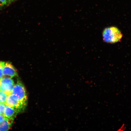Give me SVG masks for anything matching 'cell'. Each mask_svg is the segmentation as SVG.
<instances>
[{
    "mask_svg": "<svg viewBox=\"0 0 131 131\" xmlns=\"http://www.w3.org/2000/svg\"><path fill=\"white\" fill-rule=\"evenodd\" d=\"M14 119L5 117L3 122L0 123V131H7L10 128Z\"/></svg>",
    "mask_w": 131,
    "mask_h": 131,
    "instance_id": "cell-7",
    "label": "cell"
},
{
    "mask_svg": "<svg viewBox=\"0 0 131 131\" xmlns=\"http://www.w3.org/2000/svg\"><path fill=\"white\" fill-rule=\"evenodd\" d=\"M3 75L11 78L17 76V73L15 68L11 63L4 62L3 69Z\"/></svg>",
    "mask_w": 131,
    "mask_h": 131,
    "instance_id": "cell-5",
    "label": "cell"
},
{
    "mask_svg": "<svg viewBox=\"0 0 131 131\" xmlns=\"http://www.w3.org/2000/svg\"><path fill=\"white\" fill-rule=\"evenodd\" d=\"M4 62H0V80L3 77V69Z\"/></svg>",
    "mask_w": 131,
    "mask_h": 131,
    "instance_id": "cell-10",
    "label": "cell"
},
{
    "mask_svg": "<svg viewBox=\"0 0 131 131\" xmlns=\"http://www.w3.org/2000/svg\"><path fill=\"white\" fill-rule=\"evenodd\" d=\"M19 112V111L17 109L6 105L4 115L7 118L14 119Z\"/></svg>",
    "mask_w": 131,
    "mask_h": 131,
    "instance_id": "cell-6",
    "label": "cell"
},
{
    "mask_svg": "<svg viewBox=\"0 0 131 131\" xmlns=\"http://www.w3.org/2000/svg\"><path fill=\"white\" fill-rule=\"evenodd\" d=\"M12 94L15 99L26 105L27 100V93L24 85L20 81H18L14 85Z\"/></svg>",
    "mask_w": 131,
    "mask_h": 131,
    "instance_id": "cell-2",
    "label": "cell"
},
{
    "mask_svg": "<svg viewBox=\"0 0 131 131\" xmlns=\"http://www.w3.org/2000/svg\"><path fill=\"white\" fill-rule=\"evenodd\" d=\"M9 1H14V0H9Z\"/></svg>",
    "mask_w": 131,
    "mask_h": 131,
    "instance_id": "cell-13",
    "label": "cell"
},
{
    "mask_svg": "<svg viewBox=\"0 0 131 131\" xmlns=\"http://www.w3.org/2000/svg\"><path fill=\"white\" fill-rule=\"evenodd\" d=\"M14 86V81L11 78L4 77L0 80V90L8 95L12 94Z\"/></svg>",
    "mask_w": 131,
    "mask_h": 131,
    "instance_id": "cell-3",
    "label": "cell"
},
{
    "mask_svg": "<svg viewBox=\"0 0 131 131\" xmlns=\"http://www.w3.org/2000/svg\"><path fill=\"white\" fill-rule=\"evenodd\" d=\"M6 106L5 104L0 103V114L4 115Z\"/></svg>",
    "mask_w": 131,
    "mask_h": 131,
    "instance_id": "cell-9",
    "label": "cell"
},
{
    "mask_svg": "<svg viewBox=\"0 0 131 131\" xmlns=\"http://www.w3.org/2000/svg\"><path fill=\"white\" fill-rule=\"evenodd\" d=\"M8 95L0 90V103L5 104Z\"/></svg>",
    "mask_w": 131,
    "mask_h": 131,
    "instance_id": "cell-8",
    "label": "cell"
},
{
    "mask_svg": "<svg viewBox=\"0 0 131 131\" xmlns=\"http://www.w3.org/2000/svg\"><path fill=\"white\" fill-rule=\"evenodd\" d=\"M8 0H0V7L7 4Z\"/></svg>",
    "mask_w": 131,
    "mask_h": 131,
    "instance_id": "cell-11",
    "label": "cell"
},
{
    "mask_svg": "<svg viewBox=\"0 0 131 131\" xmlns=\"http://www.w3.org/2000/svg\"><path fill=\"white\" fill-rule=\"evenodd\" d=\"M5 104L17 109L19 112L23 111L26 106L15 99L12 94L8 95Z\"/></svg>",
    "mask_w": 131,
    "mask_h": 131,
    "instance_id": "cell-4",
    "label": "cell"
},
{
    "mask_svg": "<svg viewBox=\"0 0 131 131\" xmlns=\"http://www.w3.org/2000/svg\"><path fill=\"white\" fill-rule=\"evenodd\" d=\"M103 40L104 42L110 43H117L120 41L123 37L122 32L115 27L106 28L102 32Z\"/></svg>",
    "mask_w": 131,
    "mask_h": 131,
    "instance_id": "cell-1",
    "label": "cell"
},
{
    "mask_svg": "<svg viewBox=\"0 0 131 131\" xmlns=\"http://www.w3.org/2000/svg\"><path fill=\"white\" fill-rule=\"evenodd\" d=\"M5 117L3 115L0 114V123L4 121Z\"/></svg>",
    "mask_w": 131,
    "mask_h": 131,
    "instance_id": "cell-12",
    "label": "cell"
}]
</instances>
